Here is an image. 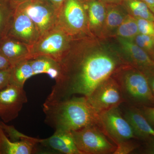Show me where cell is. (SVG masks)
Masks as SVG:
<instances>
[{
	"instance_id": "obj_9",
	"label": "cell",
	"mask_w": 154,
	"mask_h": 154,
	"mask_svg": "<svg viewBox=\"0 0 154 154\" xmlns=\"http://www.w3.org/2000/svg\"><path fill=\"white\" fill-rule=\"evenodd\" d=\"M28 98L24 88L9 84L0 91V118L8 123L19 116Z\"/></svg>"
},
{
	"instance_id": "obj_10",
	"label": "cell",
	"mask_w": 154,
	"mask_h": 154,
	"mask_svg": "<svg viewBox=\"0 0 154 154\" xmlns=\"http://www.w3.org/2000/svg\"><path fill=\"white\" fill-rule=\"evenodd\" d=\"M7 36L16 38L30 46L35 44L40 37L33 21L18 7L15 8L11 28Z\"/></svg>"
},
{
	"instance_id": "obj_16",
	"label": "cell",
	"mask_w": 154,
	"mask_h": 154,
	"mask_svg": "<svg viewBox=\"0 0 154 154\" xmlns=\"http://www.w3.org/2000/svg\"><path fill=\"white\" fill-rule=\"evenodd\" d=\"M30 65L34 75L46 74L51 79L57 82L60 79L62 74L60 63L52 59L47 57H39L30 60Z\"/></svg>"
},
{
	"instance_id": "obj_22",
	"label": "cell",
	"mask_w": 154,
	"mask_h": 154,
	"mask_svg": "<svg viewBox=\"0 0 154 154\" xmlns=\"http://www.w3.org/2000/svg\"><path fill=\"white\" fill-rule=\"evenodd\" d=\"M136 19L130 14H127L116 31L118 38L133 40L139 34Z\"/></svg>"
},
{
	"instance_id": "obj_25",
	"label": "cell",
	"mask_w": 154,
	"mask_h": 154,
	"mask_svg": "<svg viewBox=\"0 0 154 154\" xmlns=\"http://www.w3.org/2000/svg\"><path fill=\"white\" fill-rule=\"evenodd\" d=\"M116 148L113 154H128L137 148V145L128 140L121 141L115 143Z\"/></svg>"
},
{
	"instance_id": "obj_3",
	"label": "cell",
	"mask_w": 154,
	"mask_h": 154,
	"mask_svg": "<svg viewBox=\"0 0 154 154\" xmlns=\"http://www.w3.org/2000/svg\"><path fill=\"white\" fill-rule=\"evenodd\" d=\"M71 36L57 25L30 46L29 60L39 57H47L61 62L67 56Z\"/></svg>"
},
{
	"instance_id": "obj_18",
	"label": "cell",
	"mask_w": 154,
	"mask_h": 154,
	"mask_svg": "<svg viewBox=\"0 0 154 154\" xmlns=\"http://www.w3.org/2000/svg\"><path fill=\"white\" fill-rule=\"evenodd\" d=\"M127 14L116 6H109L101 33L103 35H110L116 31Z\"/></svg>"
},
{
	"instance_id": "obj_34",
	"label": "cell",
	"mask_w": 154,
	"mask_h": 154,
	"mask_svg": "<svg viewBox=\"0 0 154 154\" xmlns=\"http://www.w3.org/2000/svg\"><path fill=\"white\" fill-rule=\"evenodd\" d=\"M98 1H100V2H106L110 3V4H116L120 3L121 0H98Z\"/></svg>"
},
{
	"instance_id": "obj_15",
	"label": "cell",
	"mask_w": 154,
	"mask_h": 154,
	"mask_svg": "<svg viewBox=\"0 0 154 154\" xmlns=\"http://www.w3.org/2000/svg\"><path fill=\"white\" fill-rule=\"evenodd\" d=\"M118 39L133 66L140 69L154 70V60L133 40L120 38H118Z\"/></svg>"
},
{
	"instance_id": "obj_8",
	"label": "cell",
	"mask_w": 154,
	"mask_h": 154,
	"mask_svg": "<svg viewBox=\"0 0 154 154\" xmlns=\"http://www.w3.org/2000/svg\"><path fill=\"white\" fill-rule=\"evenodd\" d=\"M82 3L79 0H66L58 14L57 25L70 36L85 30L88 19Z\"/></svg>"
},
{
	"instance_id": "obj_28",
	"label": "cell",
	"mask_w": 154,
	"mask_h": 154,
	"mask_svg": "<svg viewBox=\"0 0 154 154\" xmlns=\"http://www.w3.org/2000/svg\"><path fill=\"white\" fill-rule=\"evenodd\" d=\"M144 73L148 81L149 85L154 95V70L140 69Z\"/></svg>"
},
{
	"instance_id": "obj_31",
	"label": "cell",
	"mask_w": 154,
	"mask_h": 154,
	"mask_svg": "<svg viewBox=\"0 0 154 154\" xmlns=\"http://www.w3.org/2000/svg\"><path fill=\"white\" fill-rule=\"evenodd\" d=\"M145 152L146 153L154 154V138L152 139V140L150 142Z\"/></svg>"
},
{
	"instance_id": "obj_7",
	"label": "cell",
	"mask_w": 154,
	"mask_h": 154,
	"mask_svg": "<svg viewBox=\"0 0 154 154\" xmlns=\"http://www.w3.org/2000/svg\"><path fill=\"white\" fill-rule=\"evenodd\" d=\"M99 126L114 143L137 138L131 127L122 115L119 107L99 113Z\"/></svg>"
},
{
	"instance_id": "obj_21",
	"label": "cell",
	"mask_w": 154,
	"mask_h": 154,
	"mask_svg": "<svg viewBox=\"0 0 154 154\" xmlns=\"http://www.w3.org/2000/svg\"><path fill=\"white\" fill-rule=\"evenodd\" d=\"M124 3L131 16L153 22L154 14L141 0H124Z\"/></svg>"
},
{
	"instance_id": "obj_30",
	"label": "cell",
	"mask_w": 154,
	"mask_h": 154,
	"mask_svg": "<svg viewBox=\"0 0 154 154\" xmlns=\"http://www.w3.org/2000/svg\"><path fill=\"white\" fill-rule=\"evenodd\" d=\"M48 1H49L57 9L59 12L61 7L66 0H48Z\"/></svg>"
},
{
	"instance_id": "obj_35",
	"label": "cell",
	"mask_w": 154,
	"mask_h": 154,
	"mask_svg": "<svg viewBox=\"0 0 154 154\" xmlns=\"http://www.w3.org/2000/svg\"><path fill=\"white\" fill-rule=\"evenodd\" d=\"M79 1L82 3H84L86 2H87L88 0H79Z\"/></svg>"
},
{
	"instance_id": "obj_33",
	"label": "cell",
	"mask_w": 154,
	"mask_h": 154,
	"mask_svg": "<svg viewBox=\"0 0 154 154\" xmlns=\"http://www.w3.org/2000/svg\"><path fill=\"white\" fill-rule=\"evenodd\" d=\"M28 1L29 0H10L11 4L15 8Z\"/></svg>"
},
{
	"instance_id": "obj_2",
	"label": "cell",
	"mask_w": 154,
	"mask_h": 154,
	"mask_svg": "<svg viewBox=\"0 0 154 154\" xmlns=\"http://www.w3.org/2000/svg\"><path fill=\"white\" fill-rule=\"evenodd\" d=\"M120 87L125 101L131 105L154 106V95L144 73L137 67L123 66L114 77Z\"/></svg>"
},
{
	"instance_id": "obj_14",
	"label": "cell",
	"mask_w": 154,
	"mask_h": 154,
	"mask_svg": "<svg viewBox=\"0 0 154 154\" xmlns=\"http://www.w3.org/2000/svg\"><path fill=\"white\" fill-rule=\"evenodd\" d=\"M39 144L61 154H82L76 146L70 131H55L50 137L41 139Z\"/></svg>"
},
{
	"instance_id": "obj_26",
	"label": "cell",
	"mask_w": 154,
	"mask_h": 154,
	"mask_svg": "<svg viewBox=\"0 0 154 154\" xmlns=\"http://www.w3.org/2000/svg\"><path fill=\"white\" fill-rule=\"evenodd\" d=\"M11 67L0 70V91L10 84Z\"/></svg>"
},
{
	"instance_id": "obj_6",
	"label": "cell",
	"mask_w": 154,
	"mask_h": 154,
	"mask_svg": "<svg viewBox=\"0 0 154 154\" xmlns=\"http://www.w3.org/2000/svg\"><path fill=\"white\" fill-rule=\"evenodd\" d=\"M86 98L91 106L99 113L119 107L125 102L118 83L111 76L99 84Z\"/></svg>"
},
{
	"instance_id": "obj_19",
	"label": "cell",
	"mask_w": 154,
	"mask_h": 154,
	"mask_svg": "<svg viewBox=\"0 0 154 154\" xmlns=\"http://www.w3.org/2000/svg\"><path fill=\"white\" fill-rule=\"evenodd\" d=\"M33 75L29 60L22 61L11 67L10 84L24 88L26 81Z\"/></svg>"
},
{
	"instance_id": "obj_4",
	"label": "cell",
	"mask_w": 154,
	"mask_h": 154,
	"mask_svg": "<svg viewBox=\"0 0 154 154\" xmlns=\"http://www.w3.org/2000/svg\"><path fill=\"white\" fill-rule=\"evenodd\" d=\"M76 146L82 154H110L115 151L116 146L99 125H88L71 131Z\"/></svg>"
},
{
	"instance_id": "obj_29",
	"label": "cell",
	"mask_w": 154,
	"mask_h": 154,
	"mask_svg": "<svg viewBox=\"0 0 154 154\" xmlns=\"http://www.w3.org/2000/svg\"><path fill=\"white\" fill-rule=\"evenodd\" d=\"M11 67V63L8 60L0 53V70L9 68Z\"/></svg>"
},
{
	"instance_id": "obj_36",
	"label": "cell",
	"mask_w": 154,
	"mask_h": 154,
	"mask_svg": "<svg viewBox=\"0 0 154 154\" xmlns=\"http://www.w3.org/2000/svg\"><path fill=\"white\" fill-rule=\"evenodd\" d=\"M153 23H154V21H153Z\"/></svg>"
},
{
	"instance_id": "obj_12",
	"label": "cell",
	"mask_w": 154,
	"mask_h": 154,
	"mask_svg": "<svg viewBox=\"0 0 154 154\" xmlns=\"http://www.w3.org/2000/svg\"><path fill=\"white\" fill-rule=\"evenodd\" d=\"M124 116L137 138L143 140L154 138V128L147 120L140 108L130 105L125 110Z\"/></svg>"
},
{
	"instance_id": "obj_5",
	"label": "cell",
	"mask_w": 154,
	"mask_h": 154,
	"mask_svg": "<svg viewBox=\"0 0 154 154\" xmlns=\"http://www.w3.org/2000/svg\"><path fill=\"white\" fill-rule=\"evenodd\" d=\"M17 7L33 21L40 36L57 25L58 11L48 0H29Z\"/></svg>"
},
{
	"instance_id": "obj_32",
	"label": "cell",
	"mask_w": 154,
	"mask_h": 154,
	"mask_svg": "<svg viewBox=\"0 0 154 154\" xmlns=\"http://www.w3.org/2000/svg\"><path fill=\"white\" fill-rule=\"evenodd\" d=\"M148 6L154 14V0H141Z\"/></svg>"
},
{
	"instance_id": "obj_17",
	"label": "cell",
	"mask_w": 154,
	"mask_h": 154,
	"mask_svg": "<svg viewBox=\"0 0 154 154\" xmlns=\"http://www.w3.org/2000/svg\"><path fill=\"white\" fill-rule=\"evenodd\" d=\"M88 24L90 28L95 32L102 31L107 8L102 2L98 0H88Z\"/></svg>"
},
{
	"instance_id": "obj_27",
	"label": "cell",
	"mask_w": 154,
	"mask_h": 154,
	"mask_svg": "<svg viewBox=\"0 0 154 154\" xmlns=\"http://www.w3.org/2000/svg\"><path fill=\"white\" fill-rule=\"evenodd\" d=\"M140 108L147 120L154 128V106H143Z\"/></svg>"
},
{
	"instance_id": "obj_11",
	"label": "cell",
	"mask_w": 154,
	"mask_h": 154,
	"mask_svg": "<svg viewBox=\"0 0 154 154\" xmlns=\"http://www.w3.org/2000/svg\"><path fill=\"white\" fill-rule=\"evenodd\" d=\"M41 139L25 135L21 140L9 139L0 125V154H31L36 150Z\"/></svg>"
},
{
	"instance_id": "obj_13",
	"label": "cell",
	"mask_w": 154,
	"mask_h": 154,
	"mask_svg": "<svg viewBox=\"0 0 154 154\" xmlns=\"http://www.w3.org/2000/svg\"><path fill=\"white\" fill-rule=\"evenodd\" d=\"M0 53L8 60L12 66L22 61L29 60L30 46L7 36L0 41Z\"/></svg>"
},
{
	"instance_id": "obj_37",
	"label": "cell",
	"mask_w": 154,
	"mask_h": 154,
	"mask_svg": "<svg viewBox=\"0 0 154 154\" xmlns=\"http://www.w3.org/2000/svg\"></svg>"
},
{
	"instance_id": "obj_23",
	"label": "cell",
	"mask_w": 154,
	"mask_h": 154,
	"mask_svg": "<svg viewBox=\"0 0 154 154\" xmlns=\"http://www.w3.org/2000/svg\"><path fill=\"white\" fill-rule=\"evenodd\" d=\"M133 41L138 46L148 53L154 60V37L139 33L135 36Z\"/></svg>"
},
{
	"instance_id": "obj_1",
	"label": "cell",
	"mask_w": 154,
	"mask_h": 154,
	"mask_svg": "<svg viewBox=\"0 0 154 154\" xmlns=\"http://www.w3.org/2000/svg\"><path fill=\"white\" fill-rule=\"evenodd\" d=\"M43 110L45 122L55 131L71 132L88 125L99 126V113L84 96L57 102L45 100Z\"/></svg>"
},
{
	"instance_id": "obj_20",
	"label": "cell",
	"mask_w": 154,
	"mask_h": 154,
	"mask_svg": "<svg viewBox=\"0 0 154 154\" xmlns=\"http://www.w3.org/2000/svg\"><path fill=\"white\" fill-rule=\"evenodd\" d=\"M15 8L10 0H0V41L8 35Z\"/></svg>"
},
{
	"instance_id": "obj_24",
	"label": "cell",
	"mask_w": 154,
	"mask_h": 154,
	"mask_svg": "<svg viewBox=\"0 0 154 154\" xmlns=\"http://www.w3.org/2000/svg\"><path fill=\"white\" fill-rule=\"evenodd\" d=\"M139 33L154 37L153 22L147 19L136 18Z\"/></svg>"
}]
</instances>
